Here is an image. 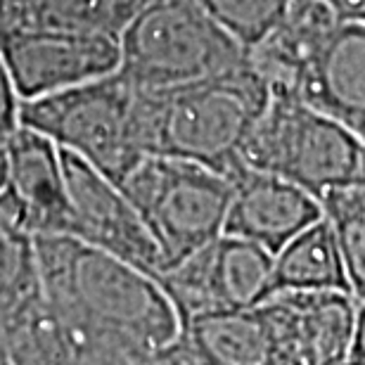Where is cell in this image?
I'll return each mask as SVG.
<instances>
[{"mask_svg":"<svg viewBox=\"0 0 365 365\" xmlns=\"http://www.w3.org/2000/svg\"><path fill=\"white\" fill-rule=\"evenodd\" d=\"M119 43L116 74L138 91H166L245 64V50L197 0H145Z\"/></svg>","mask_w":365,"mask_h":365,"instance_id":"277c9868","label":"cell"},{"mask_svg":"<svg viewBox=\"0 0 365 365\" xmlns=\"http://www.w3.org/2000/svg\"><path fill=\"white\" fill-rule=\"evenodd\" d=\"M19 102L98 81L119 69V43L107 36L29 31L0 41Z\"/></svg>","mask_w":365,"mask_h":365,"instance_id":"9c48e42d","label":"cell"},{"mask_svg":"<svg viewBox=\"0 0 365 365\" xmlns=\"http://www.w3.org/2000/svg\"><path fill=\"white\" fill-rule=\"evenodd\" d=\"M259 306L304 365H363V299L349 292H277Z\"/></svg>","mask_w":365,"mask_h":365,"instance_id":"30bf717a","label":"cell"},{"mask_svg":"<svg viewBox=\"0 0 365 365\" xmlns=\"http://www.w3.org/2000/svg\"><path fill=\"white\" fill-rule=\"evenodd\" d=\"M155 365H200V363L195 361V356L187 351L185 344H182L180 337H178L176 344H173L171 349H166V351L157 359Z\"/></svg>","mask_w":365,"mask_h":365,"instance_id":"7402d4cb","label":"cell"},{"mask_svg":"<svg viewBox=\"0 0 365 365\" xmlns=\"http://www.w3.org/2000/svg\"><path fill=\"white\" fill-rule=\"evenodd\" d=\"M38 294L34 237L0 211V327Z\"/></svg>","mask_w":365,"mask_h":365,"instance_id":"ac0fdd59","label":"cell"},{"mask_svg":"<svg viewBox=\"0 0 365 365\" xmlns=\"http://www.w3.org/2000/svg\"><path fill=\"white\" fill-rule=\"evenodd\" d=\"M60 155L69 200L67 237L157 277L162 254L121 187L69 152Z\"/></svg>","mask_w":365,"mask_h":365,"instance_id":"ba28073f","label":"cell"},{"mask_svg":"<svg viewBox=\"0 0 365 365\" xmlns=\"http://www.w3.org/2000/svg\"><path fill=\"white\" fill-rule=\"evenodd\" d=\"M273 257L245 240L221 235L155 280L185 320L223 311L254 309L271 297Z\"/></svg>","mask_w":365,"mask_h":365,"instance_id":"52a82bcc","label":"cell"},{"mask_svg":"<svg viewBox=\"0 0 365 365\" xmlns=\"http://www.w3.org/2000/svg\"><path fill=\"white\" fill-rule=\"evenodd\" d=\"M228 180L230 202L223 235L257 245L271 257L323 218L316 197L282 178L240 166Z\"/></svg>","mask_w":365,"mask_h":365,"instance_id":"7c38bea8","label":"cell"},{"mask_svg":"<svg viewBox=\"0 0 365 365\" xmlns=\"http://www.w3.org/2000/svg\"><path fill=\"white\" fill-rule=\"evenodd\" d=\"M145 0H0V41L14 34L60 31L119 38Z\"/></svg>","mask_w":365,"mask_h":365,"instance_id":"9a60e30c","label":"cell"},{"mask_svg":"<svg viewBox=\"0 0 365 365\" xmlns=\"http://www.w3.org/2000/svg\"><path fill=\"white\" fill-rule=\"evenodd\" d=\"M138 91V88H135ZM250 64L166 91L135 93V123L145 157L192 162L230 178L240 148L268 102Z\"/></svg>","mask_w":365,"mask_h":365,"instance_id":"7a4b0ae2","label":"cell"},{"mask_svg":"<svg viewBox=\"0 0 365 365\" xmlns=\"http://www.w3.org/2000/svg\"><path fill=\"white\" fill-rule=\"evenodd\" d=\"M19 126V98L14 93L12 78L7 74L5 62L0 57V145Z\"/></svg>","mask_w":365,"mask_h":365,"instance_id":"ffe728a7","label":"cell"},{"mask_svg":"<svg viewBox=\"0 0 365 365\" xmlns=\"http://www.w3.org/2000/svg\"><path fill=\"white\" fill-rule=\"evenodd\" d=\"M0 365H5V363H3V349H0Z\"/></svg>","mask_w":365,"mask_h":365,"instance_id":"603a6c76","label":"cell"},{"mask_svg":"<svg viewBox=\"0 0 365 365\" xmlns=\"http://www.w3.org/2000/svg\"><path fill=\"white\" fill-rule=\"evenodd\" d=\"M339 21H363L365 0H323Z\"/></svg>","mask_w":365,"mask_h":365,"instance_id":"44dd1931","label":"cell"},{"mask_svg":"<svg viewBox=\"0 0 365 365\" xmlns=\"http://www.w3.org/2000/svg\"><path fill=\"white\" fill-rule=\"evenodd\" d=\"M197 3L247 53L277 26L289 0H197Z\"/></svg>","mask_w":365,"mask_h":365,"instance_id":"d6986e66","label":"cell"},{"mask_svg":"<svg viewBox=\"0 0 365 365\" xmlns=\"http://www.w3.org/2000/svg\"><path fill=\"white\" fill-rule=\"evenodd\" d=\"M320 214L330 225L354 294H365V185L330 190L318 200Z\"/></svg>","mask_w":365,"mask_h":365,"instance_id":"e0dca14e","label":"cell"},{"mask_svg":"<svg viewBox=\"0 0 365 365\" xmlns=\"http://www.w3.org/2000/svg\"><path fill=\"white\" fill-rule=\"evenodd\" d=\"M277 292H349L354 294L337 242L325 218L292 237L273 257L271 294H277Z\"/></svg>","mask_w":365,"mask_h":365,"instance_id":"2e32d148","label":"cell"},{"mask_svg":"<svg viewBox=\"0 0 365 365\" xmlns=\"http://www.w3.org/2000/svg\"><path fill=\"white\" fill-rule=\"evenodd\" d=\"M240 164L287 180L316 200L337 187L365 185L363 138L292 95H268L240 148Z\"/></svg>","mask_w":365,"mask_h":365,"instance_id":"3957f363","label":"cell"},{"mask_svg":"<svg viewBox=\"0 0 365 365\" xmlns=\"http://www.w3.org/2000/svg\"><path fill=\"white\" fill-rule=\"evenodd\" d=\"M339 19L323 0H289L277 26L259 46L247 50V64L261 76L271 95H292L302 69L309 64Z\"/></svg>","mask_w":365,"mask_h":365,"instance_id":"5bb4252c","label":"cell"},{"mask_svg":"<svg viewBox=\"0 0 365 365\" xmlns=\"http://www.w3.org/2000/svg\"><path fill=\"white\" fill-rule=\"evenodd\" d=\"M119 187L155 240L162 271L223 235L230 180L207 166L145 157Z\"/></svg>","mask_w":365,"mask_h":365,"instance_id":"8992f818","label":"cell"},{"mask_svg":"<svg viewBox=\"0 0 365 365\" xmlns=\"http://www.w3.org/2000/svg\"><path fill=\"white\" fill-rule=\"evenodd\" d=\"M294 98L365 138V21H339L302 69Z\"/></svg>","mask_w":365,"mask_h":365,"instance_id":"4fadbf2b","label":"cell"},{"mask_svg":"<svg viewBox=\"0 0 365 365\" xmlns=\"http://www.w3.org/2000/svg\"><path fill=\"white\" fill-rule=\"evenodd\" d=\"M135 88L119 74L19 102V126L46 135L57 150L121 180L145 159L135 123Z\"/></svg>","mask_w":365,"mask_h":365,"instance_id":"5b68a950","label":"cell"},{"mask_svg":"<svg viewBox=\"0 0 365 365\" xmlns=\"http://www.w3.org/2000/svg\"><path fill=\"white\" fill-rule=\"evenodd\" d=\"M3 148L7 185L0 211L31 237L69 235V200L60 150L46 135L24 126H17Z\"/></svg>","mask_w":365,"mask_h":365,"instance_id":"8fae6325","label":"cell"},{"mask_svg":"<svg viewBox=\"0 0 365 365\" xmlns=\"http://www.w3.org/2000/svg\"><path fill=\"white\" fill-rule=\"evenodd\" d=\"M38 292L83 365H155L180 318L152 275L74 237H34Z\"/></svg>","mask_w":365,"mask_h":365,"instance_id":"6da1fadb","label":"cell"}]
</instances>
